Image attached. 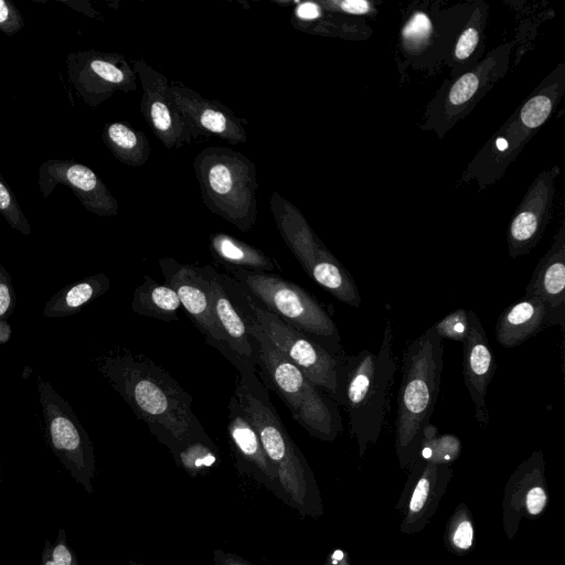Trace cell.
<instances>
[{
  "instance_id": "484cf974",
  "label": "cell",
  "mask_w": 565,
  "mask_h": 565,
  "mask_svg": "<svg viewBox=\"0 0 565 565\" xmlns=\"http://www.w3.org/2000/svg\"><path fill=\"white\" fill-rule=\"evenodd\" d=\"M102 139L113 156L126 166L137 168L149 160L151 149L147 136L129 122L105 125Z\"/></svg>"
},
{
  "instance_id": "8fae6325",
  "label": "cell",
  "mask_w": 565,
  "mask_h": 565,
  "mask_svg": "<svg viewBox=\"0 0 565 565\" xmlns=\"http://www.w3.org/2000/svg\"><path fill=\"white\" fill-rule=\"evenodd\" d=\"M39 393L51 449L74 480L93 493L96 467L88 434L50 383L39 380Z\"/></svg>"
},
{
  "instance_id": "4dcf8cb0",
  "label": "cell",
  "mask_w": 565,
  "mask_h": 565,
  "mask_svg": "<svg viewBox=\"0 0 565 565\" xmlns=\"http://www.w3.org/2000/svg\"><path fill=\"white\" fill-rule=\"evenodd\" d=\"M481 19H483L481 11L476 10L469 25H467L460 33L454 51V55L457 61L465 62L468 60L480 44L483 29L481 26Z\"/></svg>"
},
{
  "instance_id": "603a6c76",
  "label": "cell",
  "mask_w": 565,
  "mask_h": 565,
  "mask_svg": "<svg viewBox=\"0 0 565 565\" xmlns=\"http://www.w3.org/2000/svg\"><path fill=\"white\" fill-rule=\"evenodd\" d=\"M550 324L552 320L544 303L524 296L501 312L494 327L495 339L504 348H515Z\"/></svg>"
},
{
  "instance_id": "60d3db41",
  "label": "cell",
  "mask_w": 565,
  "mask_h": 565,
  "mask_svg": "<svg viewBox=\"0 0 565 565\" xmlns=\"http://www.w3.org/2000/svg\"><path fill=\"white\" fill-rule=\"evenodd\" d=\"M0 477H1V468H0Z\"/></svg>"
},
{
  "instance_id": "f546056e",
  "label": "cell",
  "mask_w": 565,
  "mask_h": 565,
  "mask_svg": "<svg viewBox=\"0 0 565 565\" xmlns=\"http://www.w3.org/2000/svg\"><path fill=\"white\" fill-rule=\"evenodd\" d=\"M41 565H79L76 554L67 543L64 529L58 530L54 543L44 541Z\"/></svg>"
},
{
  "instance_id": "d6986e66",
  "label": "cell",
  "mask_w": 565,
  "mask_h": 565,
  "mask_svg": "<svg viewBox=\"0 0 565 565\" xmlns=\"http://www.w3.org/2000/svg\"><path fill=\"white\" fill-rule=\"evenodd\" d=\"M227 411V435L236 468L281 499L277 471L263 448L258 431L235 395L231 397Z\"/></svg>"
},
{
  "instance_id": "ac0fdd59",
  "label": "cell",
  "mask_w": 565,
  "mask_h": 565,
  "mask_svg": "<svg viewBox=\"0 0 565 565\" xmlns=\"http://www.w3.org/2000/svg\"><path fill=\"white\" fill-rule=\"evenodd\" d=\"M39 189L46 199L57 185L72 190L82 205L99 216H114L118 201L103 180L87 166L68 159H49L39 168Z\"/></svg>"
},
{
  "instance_id": "44dd1931",
  "label": "cell",
  "mask_w": 565,
  "mask_h": 565,
  "mask_svg": "<svg viewBox=\"0 0 565 565\" xmlns=\"http://www.w3.org/2000/svg\"><path fill=\"white\" fill-rule=\"evenodd\" d=\"M467 313L469 329L462 342L463 379L475 405V418L481 427H484L489 422L486 396L497 364L488 337L477 313L472 310H467Z\"/></svg>"
},
{
  "instance_id": "74e56055",
  "label": "cell",
  "mask_w": 565,
  "mask_h": 565,
  "mask_svg": "<svg viewBox=\"0 0 565 565\" xmlns=\"http://www.w3.org/2000/svg\"><path fill=\"white\" fill-rule=\"evenodd\" d=\"M546 504V493L543 488L536 486L533 487L526 495V508L527 511L535 515L542 512Z\"/></svg>"
},
{
  "instance_id": "83f0119b",
  "label": "cell",
  "mask_w": 565,
  "mask_h": 565,
  "mask_svg": "<svg viewBox=\"0 0 565 565\" xmlns=\"http://www.w3.org/2000/svg\"><path fill=\"white\" fill-rule=\"evenodd\" d=\"M0 215L15 231L31 234V225L9 184L0 174Z\"/></svg>"
},
{
  "instance_id": "e0dca14e",
  "label": "cell",
  "mask_w": 565,
  "mask_h": 565,
  "mask_svg": "<svg viewBox=\"0 0 565 565\" xmlns=\"http://www.w3.org/2000/svg\"><path fill=\"white\" fill-rule=\"evenodd\" d=\"M559 168L541 172L527 189L508 228V249L512 258L526 255L541 239L551 218L555 179Z\"/></svg>"
},
{
  "instance_id": "52a82bcc",
  "label": "cell",
  "mask_w": 565,
  "mask_h": 565,
  "mask_svg": "<svg viewBox=\"0 0 565 565\" xmlns=\"http://www.w3.org/2000/svg\"><path fill=\"white\" fill-rule=\"evenodd\" d=\"M222 278L225 290L246 326L258 329L281 355L300 369L334 403L340 404L339 380L344 355L332 354L305 333L263 308L230 275L222 274Z\"/></svg>"
},
{
  "instance_id": "4316f807",
  "label": "cell",
  "mask_w": 565,
  "mask_h": 565,
  "mask_svg": "<svg viewBox=\"0 0 565 565\" xmlns=\"http://www.w3.org/2000/svg\"><path fill=\"white\" fill-rule=\"evenodd\" d=\"M180 306L179 297L171 287L148 275L135 289L131 300L135 313L167 322L179 320L177 312Z\"/></svg>"
},
{
  "instance_id": "e575fe53",
  "label": "cell",
  "mask_w": 565,
  "mask_h": 565,
  "mask_svg": "<svg viewBox=\"0 0 565 565\" xmlns=\"http://www.w3.org/2000/svg\"><path fill=\"white\" fill-rule=\"evenodd\" d=\"M318 3L324 11L354 15L367 14L374 9L373 3L365 0H326Z\"/></svg>"
},
{
  "instance_id": "ab89813d",
  "label": "cell",
  "mask_w": 565,
  "mask_h": 565,
  "mask_svg": "<svg viewBox=\"0 0 565 565\" xmlns=\"http://www.w3.org/2000/svg\"><path fill=\"white\" fill-rule=\"evenodd\" d=\"M128 565H143V564L130 559Z\"/></svg>"
},
{
  "instance_id": "8d00e7d4",
  "label": "cell",
  "mask_w": 565,
  "mask_h": 565,
  "mask_svg": "<svg viewBox=\"0 0 565 565\" xmlns=\"http://www.w3.org/2000/svg\"><path fill=\"white\" fill-rule=\"evenodd\" d=\"M473 540V527L470 521H461L452 534V543L461 548L467 550L472 545Z\"/></svg>"
},
{
  "instance_id": "ffe728a7",
  "label": "cell",
  "mask_w": 565,
  "mask_h": 565,
  "mask_svg": "<svg viewBox=\"0 0 565 565\" xmlns=\"http://www.w3.org/2000/svg\"><path fill=\"white\" fill-rule=\"evenodd\" d=\"M212 312L222 338L223 355L234 365L246 363L256 367V344L233 300L224 288L222 274L207 265Z\"/></svg>"
},
{
  "instance_id": "2e32d148",
  "label": "cell",
  "mask_w": 565,
  "mask_h": 565,
  "mask_svg": "<svg viewBox=\"0 0 565 565\" xmlns=\"http://www.w3.org/2000/svg\"><path fill=\"white\" fill-rule=\"evenodd\" d=\"M170 94L193 137H217L232 145L247 140L246 120L218 100L207 99L179 82H170Z\"/></svg>"
},
{
  "instance_id": "ba28073f",
  "label": "cell",
  "mask_w": 565,
  "mask_h": 565,
  "mask_svg": "<svg viewBox=\"0 0 565 565\" xmlns=\"http://www.w3.org/2000/svg\"><path fill=\"white\" fill-rule=\"evenodd\" d=\"M193 168L204 205L242 232L257 220L255 163L233 149L212 146L200 151Z\"/></svg>"
},
{
  "instance_id": "7a4b0ae2",
  "label": "cell",
  "mask_w": 565,
  "mask_h": 565,
  "mask_svg": "<svg viewBox=\"0 0 565 565\" xmlns=\"http://www.w3.org/2000/svg\"><path fill=\"white\" fill-rule=\"evenodd\" d=\"M236 369L238 381L233 395L258 431L263 448L277 471L280 500L302 515L321 514L313 473L271 404L256 367L241 363Z\"/></svg>"
},
{
  "instance_id": "f35d334b",
  "label": "cell",
  "mask_w": 565,
  "mask_h": 565,
  "mask_svg": "<svg viewBox=\"0 0 565 565\" xmlns=\"http://www.w3.org/2000/svg\"><path fill=\"white\" fill-rule=\"evenodd\" d=\"M213 565H254L247 559L221 548L213 551Z\"/></svg>"
},
{
  "instance_id": "9a60e30c",
  "label": "cell",
  "mask_w": 565,
  "mask_h": 565,
  "mask_svg": "<svg viewBox=\"0 0 565 565\" xmlns=\"http://www.w3.org/2000/svg\"><path fill=\"white\" fill-rule=\"evenodd\" d=\"M158 264L164 284L177 292L191 321L204 335L205 341L223 354L225 348L212 312L207 266L182 264L172 257L160 258Z\"/></svg>"
},
{
  "instance_id": "5bb4252c",
  "label": "cell",
  "mask_w": 565,
  "mask_h": 565,
  "mask_svg": "<svg viewBox=\"0 0 565 565\" xmlns=\"http://www.w3.org/2000/svg\"><path fill=\"white\" fill-rule=\"evenodd\" d=\"M132 65L141 84L140 110L152 134L169 150L194 141L171 98L168 78L142 58Z\"/></svg>"
},
{
  "instance_id": "4fadbf2b",
  "label": "cell",
  "mask_w": 565,
  "mask_h": 565,
  "mask_svg": "<svg viewBox=\"0 0 565 565\" xmlns=\"http://www.w3.org/2000/svg\"><path fill=\"white\" fill-rule=\"evenodd\" d=\"M512 50L504 43L492 50L472 71L460 75L444 93L441 102L428 114L425 128H433L443 137L458 120L505 74Z\"/></svg>"
},
{
  "instance_id": "836d02e7",
  "label": "cell",
  "mask_w": 565,
  "mask_h": 565,
  "mask_svg": "<svg viewBox=\"0 0 565 565\" xmlns=\"http://www.w3.org/2000/svg\"><path fill=\"white\" fill-rule=\"evenodd\" d=\"M24 28L20 10L9 0H0V32L12 36Z\"/></svg>"
},
{
  "instance_id": "d4e9b609",
  "label": "cell",
  "mask_w": 565,
  "mask_h": 565,
  "mask_svg": "<svg viewBox=\"0 0 565 565\" xmlns=\"http://www.w3.org/2000/svg\"><path fill=\"white\" fill-rule=\"evenodd\" d=\"M110 280L105 274L85 277L53 295L43 308L46 318L66 317L77 313L85 305L105 294Z\"/></svg>"
},
{
  "instance_id": "1f68e13d",
  "label": "cell",
  "mask_w": 565,
  "mask_h": 565,
  "mask_svg": "<svg viewBox=\"0 0 565 565\" xmlns=\"http://www.w3.org/2000/svg\"><path fill=\"white\" fill-rule=\"evenodd\" d=\"M440 338L462 343L467 337L469 324L465 309H457L434 324Z\"/></svg>"
},
{
  "instance_id": "5b68a950",
  "label": "cell",
  "mask_w": 565,
  "mask_h": 565,
  "mask_svg": "<svg viewBox=\"0 0 565 565\" xmlns=\"http://www.w3.org/2000/svg\"><path fill=\"white\" fill-rule=\"evenodd\" d=\"M564 94L565 64L561 63L484 143L468 164L461 181L475 180L479 189L498 181L535 132L547 121Z\"/></svg>"
},
{
  "instance_id": "7402d4cb",
  "label": "cell",
  "mask_w": 565,
  "mask_h": 565,
  "mask_svg": "<svg viewBox=\"0 0 565 565\" xmlns=\"http://www.w3.org/2000/svg\"><path fill=\"white\" fill-rule=\"evenodd\" d=\"M525 297L540 299L546 307L552 324L564 328L565 313V223L553 238L550 249L537 263Z\"/></svg>"
},
{
  "instance_id": "277c9868",
  "label": "cell",
  "mask_w": 565,
  "mask_h": 565,
  "mask_svg": "<svg viewBox=\"0 0 565 565\" xmlns=\"http://www.w3.org/2000/svg\"><path fill=\"white\" fill-rule=\"evenodd\" d=\"M443 339L434 326L403 353L402 381L395 418V445L402 462L416 452L434 413L444 366Z\"/></svg>"
},
{
  "instance_id": "3957f363",
  "label": "cell",
  "mask_w": 565,
  "mask_h": 565,
  "mask_svg": "<svg viewBox=\"0 0 565 565\" xmlns=\"http://www.w3.org/2000/svg\"><path fill=\"white\" fill-rule=\"evenodd\" d=\"M396 367L390 318L377 353L364 349L354 355L345 354L342 360L340 405L348 412L350 430L361 456L381 435Z\"/></svg>"
},
{
  "instance_id": "9c48e42d",
  "label": "cell",
  "mask_w": 565,
  "mask_h": 565,
  "mask_svg": "<svg viewBox=\"0 0 565 565\" xmlns=\"http://www.w3.org/2000/svg\"><path fill=\"white\" fill-rule=\"evenodd\" d=\"M227 271L263 308L332 354L345 355L334 321L316 298L299 285L266 271Z\"/></svg>"
},
{
  "instance_id": "8992f818",
  "label": "cell",
  "mask_w": 565,
  "mask_h": 565,
  "mask_svg": "<svg viewBox=\"0 0 565 565\" xmlns=\"http://www.w3.org/2000/svg\"><path fill=\"white\" fill-rule=\"evenodd\" d=\"M247 328L256 344V373L266 390L281 398L292 418L312 437L334 440L343 429L338 404L281 355L258 329Z\"/></svg>"
},
{
  "instance_id": "d590c367",
  "label": "cell",
  "mask_w": 565,
  "mask_h": 565,
  "mask_svg": "<svg viewBox=\"0 0 565 565\" xmlns=\"http://www.w3.org/2000/svg\"><path fill=\"white\" fill-rule=\"evenodd\" d=\"M14 303L15 295L11 277L0 263V322L11 315Z\"/></svg>"
},
{
  "instance_id": "d6a6232c",
  "label": "cell",
  "mask_w": 565,
  "mask_h": 565,
  "mask_svg": "<svg viewBox=\"0 0 565 565\" xmlns=\"http://www.w3.org/2000/svg\"><path fill=\"white\" fill-rule=\"evenodd\" d=\"M324 10L318 2L297 1L290 20L294 28L311 33L316 25L322 20Z\"/></svg>"
},
{
  "instance_id": "f1b7e54d",
  "label": "cell",
  "mask_w": 565,
  "mask_h": 565,
  "mask_svg": "<svg viewBox=\"0 0 565 565\" xmlns=\"http://www.w3.org/2000/svg\"><path fill=\"white\" fill-rule=\"evenodd\" d=\"M433 26L429 18L423 12H416L402 30L403 44L409 51H420L431 36Z\"/></svg>"
},
{
  "instance_id": "7c38bea8",
  "label": "cell",
  "mask_w": 565,
  "mask_h": 565,
  "mask_svg": "<svg viewBox=\"0 0 565 565\" xmlns=\"http://www.w3.org/2000/svg\"><path fill=\"white\" fill-rule=\"evenodd\" d=\"M68 81L76 94L92 108L98 107L116 92L137 90V75L117 52L86 50L66 56Z\"/></svg>"
},
{
  "instance_id": "6da1fadb",
  "label": "cell",
  "mask_w": 565,
  "mask_h": 565,
  "mask_svg": "<svg viewBox=\"0 0 565 565\" xmlns=\"http://www.w3.org/2000/svg\"><path fill=\"white\" fill-rule=\"evenodd\" d=\"M97 369L173 459L193 445L213 443L192 411L191 395L148 356L117 348Z\"/></svg>"
},
{
  "instance_id": "cb8c5ba5",
  "label": "cell",
  "mask_w": 565,
  "mask_h": 565,
  "mask_svg": "<svg viewBox=\"0 0 565 565\" xmlns=\"http://www.w3.org/2000/svg\"><path fill=\"white\" fill-rule=\"evenodd\" d=\"M210 249L215 260L227 270L244 269L266 273L280 270V265L274 257L226 233L212 234Z\"/></svg>"
},
{
  "instance_id": "30bf717a",
  "label": "cell",
  "mask_w": 565,
  "mask_h": 565,
  "mask_svg": "<svg viewBox=\"0 0 565 565\" xmlns=\"http://www.w3.org/2000/svg\"><path fill=\"white\" fill-rule=\"evenodd\" d=\"M277 230L306 274L339 301L359 308L361 296L350 273L324 246L300 210L280 193L269 200Z\"/></svg>"
}]
</instances>
